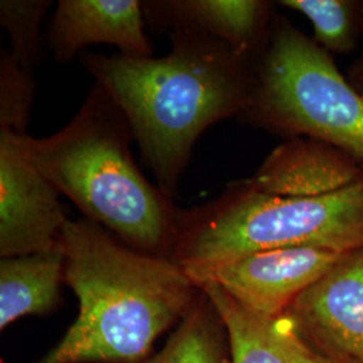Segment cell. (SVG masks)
I'll list each match as a JSON object with an SVG mask.
<instances>
[{"label":"cell","instance_id":"ac0fdd59","mask_svg":"<svg viewBox=\"0 0 363 363\" xmlns=\"http://www.w3.org/2000/svg\"><path fill=\"white\" fill-rule=\"evenodd\" d=\"M346 78L350 82L351 86L363 97V52L361 57L358 58V61L351 66L350 72Z\"/></svg>","mask_w":363,"mask_h":363},{"label":"cell","instance_id":"8fae6325","mask_svg":"<svg viewBox=\"0 0 363 363\" xmlns=\"http://www.w3.org/2000/svg\"><path fill=\"white\" fill-rule=\"evenodd\" d=\"M362 179L358 159L318 139L292 138L273 150L247 181L271 194L323 195Z\"/></svg>","mask_w":363,"mask_h":363},{"label":"cell","instance_id":"6da1fadb","mask_svg":"<svg viewBox=\"0 0 363 363\" xmlns=\"http://www.w3.org/2000/svg\"><path fill=\"white\" fill-rule=\"evenodd\" d=\"M169 38L162 58L84 52L79 61L124 112L159 189L172 198L199 136L245 112L255 61L201 33L178 30Z\"/></svg>","mask_w":363,"mask_h":363},{"label":"cell","instance_id":"e0dca14e","mask_svg":"<svg viewBox=\"0 0 363 363\" xmlns=\"http://www.w3.org/2000/svg\"><path fill=\"white\" fill-rule=\"evenodd\" d=\"M35 93L30 72L1 50L0 60V128L26 133L28 116Z\"/></svg>","mask_w":363,"mask_h":363},{"label":"cell","instance_id":"5b68a950","mask_svg":"<svg viewBox=\"0 0 363 363\" xmlns=\"http://www.w3.org/2000/svg\"><path fill=\"white\" fill-rule=\"evenodd\" d=\"M240 118L286 139L322 140L363 163L362 96L333 57L286 18H273Z\"/></svg>","mask_w":363,"mask_h":363},{"label":"cell","instance_id":"8992f818","mask_svg":"<svg viewBox=\"0 0 363 363\" xmlns=\"http://www.w3.org/2000/svg\"><path fill=\"white\" fill-rule=\"evenodd\" d=\"M346 255L325 247H279L213 268L184 271L195 286L213 283L247 311L277 318Z\"/></svg>","mask_w":363,"mask_h":363},{"label":"cell","instance_id":"2e32d148","mask_svg":"<svg viewBox=\"0 0 363 363\" xmlns=\"http://www.w3.org/2000/svg\"><path fill=\"white\" fill-rule=\"evenodd\" d=\"M48 0H1L0 22L9 33L13 60L31 73L42 54L40 22L50 7Z\"/></svg>","mask_w":363,"mask_h":363},{"label":"cell","instance_id":"277c9868","mask_svg":"<svg viewBox=\"0 0 363 363\" xmlns=\"http://www.w3.org/2000/svg\"><path fill=\"white\" fill-rule=\"evenodd\" d=\"M363 247V179L323 195L271 194L233 182L199 208L179 210L169 259L184 269L213 268L261 250Z\"/></svg>","mask_w":363,"mask_h":363},{"label":"cell","instance_id":"30bf717a","mask_svg":"<svg viewBox=\"0 0 363 363\" xmlns=\"http://www.w3.org/2000/svg\"><path fill=\"white\" fill-rule=\"evenodd\" d=\"M272 4L262 0H162L143 3L156 28L189 30L220 39L238 55L256 61L272 26Z\"/></svg>","mask_w":363,"mask_h":363},{"label":"cell","instance_id":"3957f363","mask_svg":"<svg viewBox=\"0 0 363 363\" xmlns=\"http://www.w3.org/2000/svg\"><path fill=\"white\" fill-rule=\"evenodd\" d=\"M130 121L97 84L77 115L49 138L23 135L28 159L79 211L138 252L169 257L178 208L138 169Z\"/></svg>","mask_w":363,"mask_h":363},{"label":"cell","instance_id":"7c38bea8","mask_svg":"<svg viewBox=\"0 0 363 363\" xmlns=\"http://www.w3.org/2000/svg\"><path fill=\"white\" fill-rule=\"evenodd\" d=\"M225 325L230 363H334L300 337L286 316L262 318L234 301L213 283L199 286Z\"/></svg>","mask_w":363,"mask_h":363},{"label":"cell","instance_id":"ba28073f","mask_svg":"<svg viewBox=\"0 0 363 363\" xmlns=\"http://www.w3.org/2000/svg\"><path fill=\"white\" fill-rule=\"evenodd\" d=\"M298 335L334 363H363V247L347 253L286 312Z\"/></svg>","mask_w":363,"mask_h":363},{"label":"cell","instance_id":"9c48e42d","mask_svg":"<svg viewBox=\"0 0 363 363\" xmlns=\"http://www.w3.org/2000/svg\"><path fill=\"white\" fill-rule=\"evenodd\" d=\"M143 13L138 0H61L48 30L54 60L66 64L94 43L113 45L127 57H151Z\"/></svg>","mask_w":363,"mask_h":363},{"label":"cell","instance_id":"52a82bcc","mask_svg":"<svg viewBox=\"0 0 363 363\" xmlns=\"http://www.w3.org/2000/svg\"><path fill=\"white\" fill-rule=\"evenodd\" d=\"M23 135L0 128V255L18 257L60 244L67 222L54 189L28 159Z\"/></svg>","mask_w":363,"mask_h":363},{"label":"cell","instance_id":"9a60e30c","mask_svg":"<svg viewBox=\"0 0 363 363\" xmlns=\"http://www.w3.org/2000/svg\"><path fill=\"white\" fill-rule=\"evenodd\" d=\"M311 22L313 42L325 52H354L363 30V3L355 0H283Z\"/></svg>","mask_w":363,"mask_h":363},{"label":"cell","instance_id":"5bb4252c","mask_svg":"<svg viewBox=\"0 0 363 363\" xmlns=\"http://www.w3.org/2000/svg\"><path fill=\"white\" fill-rule=\"evenodd\" d=\"M225 335L220 313L201 291L163 350L144 363H230Z\"/></svg>","mask_w":363,"mask_h":363},{"label":"cell","instance_id":"4fadbf2b","mask_svg":"<svg viewBox=\"0 0 363 363\" xmlns=\"http://www.w3.org/2000/svg\"><path fill=\"white\" fill-rule=\"evenodd\" d=\"M65 281L61 242L50 250L6 257L0 262V328L26 315H45L58 307Z\"/></svg>","mask_w":363,"mask_h":363},{"label":"cell","instance_id":"7a4b0ae2","mask_svg":"<svg viewBox=\"0 0 363 363\" xmlns=\"http://www.w3.org/2000/svg\"><path fill=\"white\" fill-rule=\"evenodd\" d=\"M60 242L78 316L37 363H144L201 294L178 262L120 244L91 220H67Z\"/></svg>","mask_w":363,"mask_h":363}]
</instances>
